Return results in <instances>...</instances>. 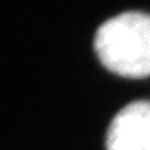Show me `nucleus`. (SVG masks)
Returning a JSON list of instances; mask_svg holds the SVG:
<instances>
[{
    "instance_id": "obj_1",
    "label": "nucleus",
    "mask_w": 150,
    "mask_h": 150,
    "mask_svg": "<svg viewBox=\"0 0 150 150\" xmlns=\"http://www.w3.org/2000/svg\"><path fill=\"white\" fill-rule=\"evenodd\" d=\"M95 50L108 71L124 78L150 75V14L127 11L99 27Z\"/></svg>"
},
{
    "instance_id": "obj_2",
    "label": "nucleus",
    "mask_w": 150,
    "mask_h": 150,
    "mask_svg": "<svg viewBox=\"0 0 150 150\" xmlns=\"http://www.w3.org/2000/svg\"><path fill=\"white\" fill-rule=\"evenodd\" d=\"M107 150H150V102L129 103L114 115L106 135Z\"/></svg>"
}]
</instances>
